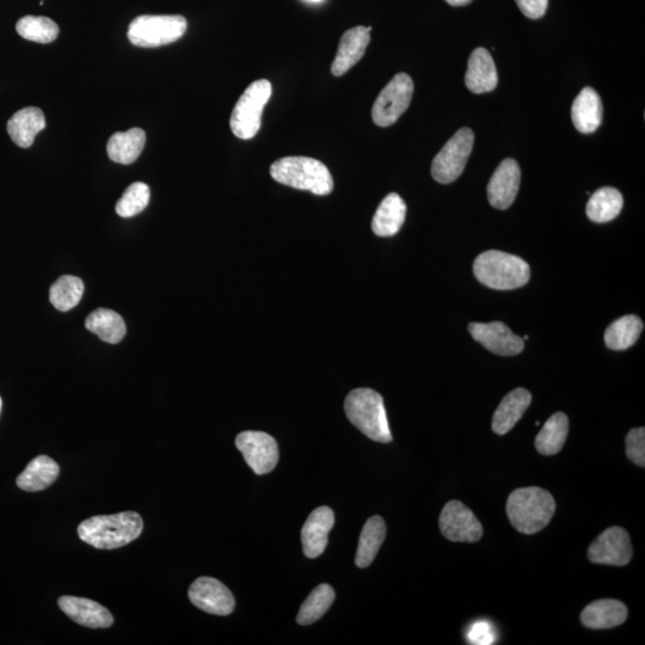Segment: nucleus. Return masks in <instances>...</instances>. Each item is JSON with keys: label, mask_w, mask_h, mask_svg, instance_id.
Returning a JSON list of instances; mask_svg holds the SVG:
<instances>
[{"label": "nucleus", "mask_w": 645, "mask_h": 645, "mask_svg": "<svg viewBox=\"0 0 645 645\" xmlns=\"http://www.w3.org/2000/svg\"><path fill=\"white\" fill-rule=\"evenodd\" d=\"M441 533L451 542L476 543L483 536V527L469 507L460 501H450L442 509Z\"/></svg>", "instance_id": "nucleus-11"}, {"label": "nucleus", "mask_w": 645, "mask_h": 645, "mask_svg": "<svg viewBox=\"0 0 645 645\" xmlns=\"http://www.w3.org/2000/svg\"><path fill=\"white\" fill-rule=\"evenodd\" d=\"M84 293L83 281L77 276L64 275L51 287L49 299L55 309L67 312L76 307Z\"/></svg>", "instance_id": "nucleus-33"}, {"label": "nucleus", "mask_w": 645, "mask_h": 645, "mask_svg": "<svg viewBox=\"0 0 645 645\" xmlns=\"http://www.w3.org/2000/svg\"><path fill=\"white\" fill-rule=\"evenodd\" d=\"M506 511L516 531L534 534L549 525L556 512V501L542 488H520L509 495Z\"/></svg>", "instance_id": "nucleus-2"}, {"label": "nucleus", "mask_w": 645, "mask_h": 645, "mask_svg": "<svg viewBox=\"0 0 645 645\" xmlns=\"http://www.w3.org/2000/svg\"><path fill=\"white\" fill-rule=\"evenodd\" d=\"M150 202V188L143 182H135L126 189L116 204V213L122 218H132L145 210Z\"/></svg>", "instance_id": "nucleus-35"}, {"label": "nucleus", "mask_w": 645, "mask_h": 645, "mask_svg": "<svg viewBox=\"0 0 645 645\" xmlns=\"http://www.w3.org/2000/svg\"><path fill=\"white\" fill-rule=\"evenodd\" d=\"M59 607L73 622L91 629H107L114 623L106 607L85 598L61 597Z\"/></svg>", "instance_id": "nucleus-18"}, {"label": "nucleus", "mask_w": 645, "mask_h": 645, "mask_svg": "<svg viewBox=\"0 0 645 645\" xmlns=\"http://www.w3.org/2000/svg\"><path fill=\"white\" fill-rule=\"evenodd\" d=\"M469 331L473 340L497 355H518L525 348L524 340L502 322L470 323Z\"/></svg>", "instance_id": "nucleus-14"}, {"label": "nucleus", "mask_w": 645, "mask_h": 645, "mask_svg": "<svg viewBox=\"0 0 645 645\" xmlns=\"http://www.w3.org/2000/svg\"><path fill=\"white\" fill-rule=\"evenodd\" d=\"M146 144L144 129L132 128L129 131L115 133L110 137L107 152L113 162L119 164H132L141 155Z\"/></svg>", "instance_id": "nucleus-25"}, {"label": "nucleus", "mask_w": 645, "mask_h": 645, "mask_svg": "<svg viewBox=\"0 0 645 645\" xmlns=\"http://www.w3.org/2000/svg\"><path fill=\"white\" fill-rule=\"evenodd\" d=\"M465 84L473 94H485L496 89L499 76L493 57L485 48L472 52L465 75Z\"/></svg>", "instance_id": "nucleus-19"}, {"label": "nucleus", "mask_w": 645, "mask_h": 645, "mask_svg": "<svg viewBox=\"0 0 645 645\" xmlns=\"http://www.w3.org/2000/svg\"><path fill=\"white\" fill-rule=\"evenodd\" d=\"M521 181V170L518 162L512 158L503 161L490 178L487 193L490 205L497 210H508L518 195Z\"/></svg>", "instance_id": "nucleus-15"}, {"label": "nucleus", "mask_w": 645, "mask_h": 645, "mask_svg": "<svg viewBox=\"0 0 645 645\" xmlns=\"http://www.w3.org/2000/svg\"><path fill=\"white\" fill-rule=\"evenodd\" d=\"M372 27H355L347 30L340 41L339 49L331 72L336 77L343 76L364 57L371 41Z\"/></svg>", "instance_id": "nucleus-17"}, {"label": "nucleus", "mask_w": 645, "mask_h": 645, "mask_svg": "<svg viewBox=\"0 0 645 645\" xmlns=\"http://www.w3.org/2000/svg\"><path fill=\"white\" fill-rule=\"evenodd\" d=\"M334 524L335 515L329 507H319L310 514L301 530V543L306 557L317 558L323 555Z\"/></svg>", "instance_id": "nucleus-16"}, {"label": "nucleus", "mask_w": 645, "mask_h": 645, "mask_svg": "<svg viewBox=\"0 0 645 645\" xmlns=\"http://www.w3.org/2000/svg\"><path fill=\"white\" fill-rule=\"evenodd\" d=\"M144 530V521L135 512L98 515L82 522L78 536L100 550H114L134 542Z\"/></svg>", "instance_id": "nucleus-1"}, {"label": "nucleus", "mask_w": 645, "mask_h": 645, "mask_svg": "<svg viewBox=\"0 0 645 645\" xmlns=\"http://www.w3.org/2000/svg\"><path fill=\"white\" fill-rule=\"evenodd\" d=\"M468 638L471 644L487 645L495 642L496 634L488 622H477L471 626Z\"/></svg>", "instance_id": "nucleus-37"}, {"label": "nucleus", "mask_w": 645, "mask_h": 645, "mask_svg": "<svg viewBox=\"0 0 645 645\" xmlns=\"http://www.w3.org/2000/svg\"><path fill=\"white\" fill-rule=\"evenodd\" d=\"M187 28L186 18L180 15H144L129 24L127 35L134 46L156 48L180 40Z\"/></svg>", "instance_id": "nucleus-7"}, {"label": "nucleus", "mask_w": 645, "mask_h": 645, "mask_svg": "<svg viewBox=\"0 0 645 645\" xmlns=\"http://www.w3.org/2000/svg\"><path fill=\"white\" fill-rule=\"evenodd\" d=\"M236 446L256 475L272 472L279 462V447L272 435L247 430L236 438Z\"/></svg>", "instance_id": "nucleus-10"}, {"label": "nucleus", "mask_w": 645, "mask_h": 645, "mask_svg": "<svg viewBox=\"0 0 645 645\" xmlns=\"http://www.w3.org/2000/svg\"><path fill=\"white\" fill-rule=\"evenodd\" d=\"M624 199L616 188L598 189L589 199L586 212L594 223L604 224L616 219L623 210Z\"/></svg>", "instance_id": "nucleus-29"}, {"label": "nucleus", "mask_w": 645, "mask_h": 645, "mask_svg": "<svg viewBox=\"0 0 645 645\" xmlns=\"http://www.w3.org/2000/svg\"><path fill=\"white\" fill-rule=\"evenodd\" d=\"M273 88L267 79H260L249 85L233 109L230 126L237 138L249 140L260 132L262 114L267 106Z\"/></svg>", "instance_id": "nucleus-6"}, {"label": "nucleus", "mask_w": 645, "mask_h": 645, "mask_svg": "<svg viewBox=\"0 0 645 645\" xmlns=\"http://www.w3.org/2000/svg\"><path fill=\"white\" fill-rule=\"evenodd\" d=\"M348 420L373 441L389 444L392 434L387 421L384 399L371 389H356L344 402Z\"/></svg>", "instance_id": "nucleus-5"}, {"label": "nucleus", "mask_w": 645, "mask_h": 645, "mask_svg": "<svg viewBox=\"0 0 645 645\" xmlns=\"http://www.w3.org/2000/svg\"><path fill=\"white\" fill-rule=\"evenodd\" d=\"M0 411H2V398H0Z\"/></svg>", "instance_id": "nucleus-41"}, {"label": "nucleus", "mask_w": 645, "mask_h": 645, "mask_svg": "<svg viewBox=\"0 0 645 645\" xmlns=\"http://www.w3.org/2000/svg\"><path fill=\"white\" fill-rule=\"evenodd\" d=\"M532 403V395L526 389H515L502 399L493 419V430L505 435L514 428Z\"/></svg>", "instance_id": "nucleus-23"}, {"label": "nucleus", "mask_w": 645, "mask_h": 645, "mask_svg": "<svg viewBox=\"0 0 645 645\" xmlns=\"http://www.w3.org/2000/svg\"><path fill=\"white\" fill-rule=\"evenodd\" d=\"M18 35L23 39L38 43H51L59 35L58 24L48 17L26 16L16 24Z\"/></svg>", "instance_id": "nucleus-34"}, {"label": "nucleus", "mask_w": 645, "mask_h": 645, "mask_svg": "<svg viewBox=\"0 0 645 645\" xmlns=\"http://www.w3.org/2000/svg\"><path fill=\"white\" fill-rule=\"evenodd\" d=\"M386 537V525L380 516H372L362 528L358 551H356L355 564L359 568H367L377 557L380 546Z\"/></svg>", "instance_id": "nucleus-27"}, {"label": "nucleus", "mask_w": 645, "mask_h": 645, "mask_svg": "<svg viewBox=\"0 0 645 645\" xmlns=\"http://www.w3.org/2000/svg\"><path fill=\"white\" fill-rule=\"evenodd\" d=\"M473 273L481 284L499 291L515 290L531 279V268L526 261L497 250L478 255Z\"/></svg>", "instance_id": "nucleus-3"}, {"label": "nucleus", "mask_w": 645, "mask_h": 645, "mask_svg": "<svg viewBox=\"0 0 645 645\" xmlns=\"http://www.w3.org/2000/svg\"><path fill=\"white\" fill-rule=\"evenodd\" d=\"M446 2L452 6H464L472 2V0H446Z\"/></svg>", "instance_id": "nucleus-39"}, {"label": "nucleus", "mask_w": 645, "mask_h": 645, "mask_svg": "<svg viewBox=\"0 0 645 645\" xmlns=\"http://www.w3.org/2000/svg\"><path fill=\"white\" fill-rule=\"evenodd\" d=\"M569 433L568 416L556 413L545 422L544 427L537 435L534 445L543 456H555L562 450Z\"/></svg>", "instance_id": "nucleus-30"}, {"label": "nucleus", "mask_w": 645, "mask_h": 645, "mask_svg": "<svg viewBox=\"0 0 645 645\" xmlns=\"http://www.w3.org/2000/svg\"><path fill=\"white\" fill-rule=\"evenodd\" d=\"M276 182L312 194L324 196L334 190V180L327 165L310 157H285L270 167Z\"/></svg>", "instance_id": "nucleus-4"}, {"label": "nucleus", "mask_w": 645, "mask_h": 645, "mask_svg": "<svg viewBox=\"0 0 645 645\" xmlns=\"http://www.w3.org/2000/svg\"><path fill=\"white\" fill-rule=\"evenodd\" d=\"M602 102L597 91L582 89L571 107V119L577 131L591 134L597 131L602 122Z\"/></svg>", "instance_id": "nucleus-22"}, {"label": "nucleus", "mask_w": 645, "mask_h": 645, "mask_svg": "<svg viewBox=\"0 0 645 645\" xmlns=\"http://www.w3.org/2000/svg\"><path fill=\"white\" fill-rule=\"evenodd\" d=\"M632 545L629 533L622 527L613 526L607 528L589 546V561L595 564L613 565V567H624L631 561Z\"/></svg>", "instance_id": "nucleus-12"}, {"label": "nucleus", "mask_w": 645, "mask_h": 645, "mask_svg": "<svg viewBox=\"0 0 645 645\" xmlns=\"http://www.w3.org/2000/svg\"><path fill=\"white\" fill-rule=\"evenodd\" d=\"M334 600L335 591L333 587L327 585V583H322V585L313 589L309 598L301 605L297 617L298 624L311 625L318 622L328 612Z\"/></svg>", "instance_id": "nucleus-32"}, {"label": "nucleus", "mask_w": 645, "mask_h": 645, "mask_svg": "<svg viewBox=\"0 0 645 645\" xmlns=\"http://www.w3.org/2000/svg\"><path fill=\"white\" fill-rule=\"evenodd\" d=\"M60 468L52 458L36 457L17 478L18 488L24 491L45 490L57 481Z\"/></svg>", "instance_id": "nucleus-26"}, {"label": "nucleus", "mask_w": 645, "mask_h": 645, "mask_svg": "<svg viewBox=\"0 0 645 645\" xmlns=\"http://www.w3.org/2000/svg\"><path fill=\"white\" fill-rule=\"evenodd\" d=\"M643 328L640 317L628 315L619 318L606 329V346L612 350L629 349L640 339Z\"/></svg>", "instance_id": "nucleus-31"}, {"label": "nucleus", "mask_w": 645, "mask_h": 645, "mask_svg": "<svg viewBox=\"0 0 645 645\" xmlns=\"http://www.w3.org/2000/svg\"><path fill=\"white\" fill-rule=\"evenodd\" d=\"M522 14L531 20H539L548 10L549 0H515Z\"/></svg>", "instance_id": "nucleus-38"}, {"label": "nucleus", "mask_w": 645, "mask_h": 645, "mask_svg": "<svg viewBox=\"0 0 645 645\" xmlns=\"http://www.w3.org/2000/svg\"><path fill=\"white\" fill-rule=\"evenodd\" d=\"M188 595L193 605L204 612L229 616L235 611L236 601L230 589L212 577H200L190 586Z\"/></svg>", "instance_id": "nucleus-13"}, {"label": "nucleus", "mask_w": 645, "mask_h": 645, "mask_svg": "<svg viewBox=\"0 0 645 645\" xmlns=\"http://www.w3.org/2000/svg\"><path fill=\"white\" fill-rule=\"evenodd\" d=\"M309 2H312V3H321V2H323V0H309Z\"/></svg>", "instance_id": "nucleus-40"}, {"label": "nucleus", "mask_w": 645, "mask_h": 645, "mask_svg": "<svg viewBox=\"0 0 645 645\" xmlns=\"http://www.w3.org/2000/svg\"><path fill=\"white\" fill-rule=\"evenodd\" d=\"M473 144H475V134L472 129L468 127L459 129L434 158L432 164L434 180L442 184L458 180L468 164Z\"/></svg>", "instance_id": "nucleus-8"}, {"label": "nucleus", "mask_w": 645, "mask_h": 645, "mask_svg": "<svg viewBox=\"0 0 645 645\" xmlns=\"http://www.w3.org/2000/svg\"><path fill=\"white\" fill-rule=\"evenodd\" d=\"M626 454L632 463L641 468L645 466V429H631L626 436Z\"/></svg>", "instance_id": "nucleus-36"}, {"label": "nucleus", "mask_w": 645, "mask_h": 645, "mask_svg": "<svg viewBox=\"0 0 645 645\" xmlns=\"http://www.w3.org/2000/svg\"><path fill=\"white\" fill-rule=\"evenodd\" d=\"M413 95V79L407 73H398L380 92L374 102L372 108L374 124L379 127H389L396 124L405 110L409 108Z\"/></svg>", "instance_id": "nucleus-9"}, {"label": "nucleus", "mask_w": 645, "mask_h": 645, "mask_svg": "<svg viewBox=\"0 0 645 645\" xmlns=\"http://www.w3.org/2000/svg\"><path fill=\"white\" fill-rule=\"evenodd\" d=\"M85 327L107 343H120L126 335V324L119 313L98 309L86 318Z\"/></svg>", "instance_id": "nucleus-28"}, {"label": "nucleus", "mask_w": 645, "mask_h": 645, "mask_svg": "<svg viewBox=\"0 0 645 645\" xmlns=\"http://www.w3.org/2000/svg\"><path fill=\"white\" fill-rule=\"evenodd\" d=\"M628 619V607L622 601L602 599L592 602L581 613V623L588 629H612Z\"/></svg>", "instance_id": "nucleus-20"}, {"label": "nucleus", "mask_w": 645, "mask_h": 645, "mask_svg": "<svg viewBox=\"0 0 645 645\" xmlns=\"http://www.w3.org/2000/svg\"><path fill=\"white\" fill-rule=\"evenodd\" d=\"M407 217V205L396 193L386 196L379 205L372 221V230L379 237H392L397 235Z\"/></svg>", "instance_id": "nucleus-24"}, {"label": "nucleus", "mask_w": 645, "mask_h": 645, "mask_svg": "<svg viewBox=\"0 0 645 645\" xmlns=\"http://www.w3.org/2000/svg\"><path fill=\"white\" fill-rule=\"evenodd\" d=\"M6 128L17 146L28 149L33 145L36 135L46 128L45 114L36 107L23 108L11 116Z\"/></svg>", "instance_id": "nucleus-21"}]
</instances>
